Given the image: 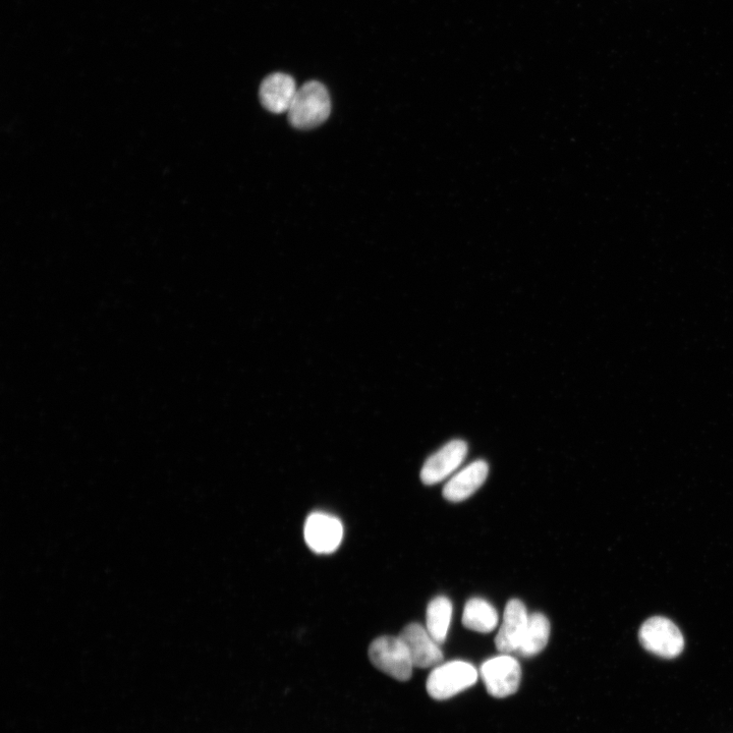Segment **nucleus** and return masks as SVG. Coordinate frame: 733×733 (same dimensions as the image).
<instances>
[{
	"mask_svg": "<svg viewBox=\"0 0 733 733\" xmlns=\"http://www.w3.org/2000/svg\"><path fill=\"white\" fill-rule=\"evenodd\" d=\"M330 112L328 90L322 83L311 81L297 91L288 115L293 127L310 130L322 125L329 118Z\"/></svg>",
	"mask_w": 733,
	"mask_h": 733,
	"instance_id": "f257e3e1",
	"label": "nucleus"
},
{
	"mask_svg": "<svg viewBox=\"0 0 733 733\" xmlns=\"http://www.w3.org/2000/svg\"><path fill=\"white\" fill-rule=\"evenodd\" d=\"M479 678L474 665L465 661H450L437 665L429 675L426 689L429 696L443 701L473 687Z\"/></svg>",
	"mask_w": 733,
	"mask_h": 733,
	"instance_id": "f03ea898",
	"label": "nucleus"
},
{
	"mask_svg": "<svg viewBox=\"0 0 733 733\" xmlns=\"http://www.w3.org/2000/svg\"><path fill=\"white\" fill-rule=\"evenodd\" d=\"M372 664L390 678L407 682L412 678L413 663L410 651L401 637H380L369 647Z\"/></svg>",
	"mask_w": 733,
	"mask_h": 733,
	"instance_id": "7ed1b4c3",
	"label": "nucleus"
},
{
	"mask_svg": "<svg viewBox=\"0 0 733 733\" xmlns=\"http://www.w3.org/2000/svg\"><path fill=\"white\" fill-rule=\"evenodd\" d=\"M481 679L487 692L502 699L516 694L522 680L519 661L509 654H502L485 661L480 668Z\"/></svg>",
	"mask_w": 733,
	"mask_h": 733,
	"instance_id": "20e7f679",
	"label": "nucleus"
},
{
	"mask_svg": "<svg viewBox=\"0 0 733 733\" xmlns=\"http://www.w3.org/2000/svg\"><path fill=\"white\" fill-rule=\"evenodd\" d=\"M639 639L648 652L665 659L678 657L685 648L680 629L671 620L659 616L647 620L639 632Z\"/></svg>",
	"mask_w": 733,
	"mask_h": 733,
	"instance_id": "39448f33",
	"label": "nucleus"
},
{
	"mask_svg": "<svg viewBox=\"0 0 733 733\" xmlns=\"http://www.w3.org/2000/svg\"><path fill=\"white\" fill-rule=\"evenodd\" d=\"M304 535L307 545L313 552L330 554L342 544L344 526L333 516L314 513L306 521Z\"/></svg>",
	"mask_w": 733,
	"mask_h": 733,
	"instance_id": "423d86ee",
	"label": "nucleus"
},
{
	"mask_svg": "<svg viewBox=\"0 0 733 733\" xmlns=\"http://www.w3.org/2000/svg\"><path fill=\"white\" fill-rule=\"evenodd\" d=\"M529 616L522 601L513 599L507 603L502 625L495 638L499 652L509 655L518 653L529 624Z\"/></svg>",
	"mask_w": 733,
	"mask_h": 733,
	"instance_id": "0eeeda50",
	"label": "nucleus"
},
{
	"mask_svg": "<svg viewBox=\"0 0 733 733\" xmlns=\"http://www.w3.org/2000/svg\"><path fill=\"white\" fill-rule=\"evenodd\" d=\"M468 455V444L463 440H453L431 456L421 471L425 485H435L453 474L463 464Z\"/></svg>",
	"mask_w": 733,
	"mask_h": 733,
	"instance_id": "6e6552de",
	"label": "nucleus"
},
{
	"mask_svg": "<svg viewBox=\"0 0 733 733\" xmlns=\"http://www.w3.org/2000/svg\"><path fill=\"white\" fill-rule=\"evenodd\" d=\"M400 637L407 645L415 667L431 668L442 662L443 653L440 645L423 626L411 624L404 629Z\"/></svg>",
	"mask_w": 733,
	"mask_h": 733,
	"instance_id": "1a4fd4ad",
	"label": "nucleus"
},
{
	"mask_svg": "<svg viewBox=\"0 0 733 733\" xmlns=\"http://www.w3.org/2000/svg\"><path fill=\"white\" fill-rule=\"evenodd\" d=\"M296 82L292 76L274 73L268 76L260 87V101L273 114L288 112L297 94Z\"/></svg>",
	"mask_w": 733,
	"mask_h": 733,
	"instance_id": "9d476101",
	"label": "nucleus"
},
{
	"mask_svg": "<svg viewBox=\"0 0 733 733\" xmlns=\"http://www.w3.org/2000/svg\"><path fill=\"white\" fill-rule=\"evenodd\" d=\"M488 464L479 460L451 478L443 488V497L450 502H462L472 496L486 481Z\"/></svg>",
	"mask_w": 733,
	"mask_h": 733,
	"instance_id": "9b49d317",
	"label": "nucleus"
},
{
	"mask_svg": "<svg viewBox=\"0 0 733 733\" xmlns=\"http://www.w3.org/2000/svg\"><path fill=\"white\" fill-rule=\"evenodd\" d=\"M498 620L496 609L488 601L472 598L467 602L463 613V625L467 629L488 634L496 629Z\"/></svg>",
	"mask_w": 733,
	"mask_h": 733,
	"instance_id": "f8f14e48",
	"label": "nucleus"
},
{
	"mask_svg": "<svg viewBox=\"0 0 733 733\" xmlns=\"http://www.w3.org/2000/svg\"><path fill=\"white\" fill-rule=\"evenodd\" d=\"M451 617H453V603L448 598L439 596L429 603L426 613V629L439 645L446 641Z\"/></svg>",
	"mask_w": 733,
	"mask_h": 733,
	"instance_id": "ddd939ff",
	"label": "nucleus"
},
{
	"mask_svg": "<svg viewBox=\"0 0 733 733\" xmlns=\"http://www.w3.org/2000/svg\"><path fill=\"white\" fill-rule=\"evenodd\" d=\"M550 623L542 613L529 616V624L518 655L529 658L540 654L547 646L550 637Z\"/></svg>",
	"mask_w": 733,
	"mask_h": 733,
	"instance_id": "4468645a",
	"label": "nucleus"
}]
</instances>
